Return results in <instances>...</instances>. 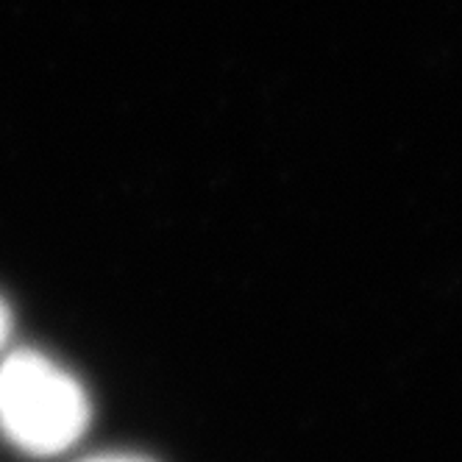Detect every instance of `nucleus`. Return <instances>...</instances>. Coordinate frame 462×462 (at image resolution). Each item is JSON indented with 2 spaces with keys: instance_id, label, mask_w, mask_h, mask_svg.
I'll list each match as a JSON object with an SVG mask.
<instances>
[{
  "instance_id": "obj_1",
  "label": "nucleus",
  "mask_w": 462,
  "mask_h": 462,
  "mask_svg": "<svg viewBox=\"0 0 462 462\" xmlns=\"http://www.w3.org/2000/svg\"><path fill=\"white\" fill-rule=\"evenodd\" d=\"M0 423L20 451L51 457L84 435L89 402L81 384L51 359L17 351L0 365Z\"/></svg>"
},
{
  "instance_id": "obj_2",
  "label": "nucleus",
  "mask_w": 462,
  "mask_h": 462,
  "mask_svg": "<svg viewBox=\"0 0 462 462\" xmlns=\"http://www.w3.org/2000/svg\"><path fill=\"white\" fill-rule=\"evenodd\" d=\"M81 462H153L148 457H137V454H104V457H89Z\"/></svg>"
},
{
  "instance_id": "obj_3",
  "label": "nucleus",
  "mask_w": 462,
  "mask_h": 462,
  "mask_svg": "<svg viewBox=\"0 0 462 462\" xmlns=\"http://www.w3.org/2000/svg\"><path fill=\"white\" fill-rule=\"evenodd\" d=\"M9 332H12V315H9V307L0 301V348L6 346Z\"/></svg>"
}]
</instances>
